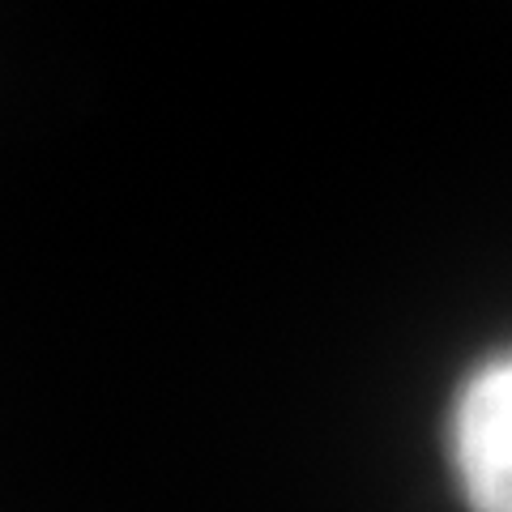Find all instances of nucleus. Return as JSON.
I'll return each mask as SVG.
<instances>
[{
    "label": "nucleus",
    "instance_id": "obj_1",
    "mask_svg": "<svg viewBox=\"0 0 512 512\" xmlns=\"http://www.w3.org/2000/svg\"><path fill=\"white\" fill-rule=\"evenodd\" d=\"M457 474L474 512H512V350L466 380L453 419Z\"/></svg>",
    "mask_w": 512,
    "mask_h": 512
}]
</instances>
